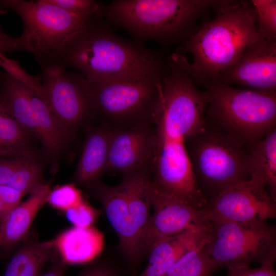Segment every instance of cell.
<instances>
[{
    "label": "cell",
    "instance_id": "cell-5",
    "mask_svg": "<svg viewBox=\"0 0 276 276\" xmlns=\"http://www.w3.org/2000/svg\"><path fill=\"white\" fill-rule=\"evenodd\" d=\"M205 120L247 147L276 128V93L214 83L204 88Z\"/></svg>",
    "mask_w": 276,
    "mask_h": 276
},
{
    "label": "cell",
    "instance_id": "cell-32",
    "mask_svg": "<svg viewBox=\"0 0 276 276\" xmlns=\"http://www.w3.org/2000/svg\"><path fill=\"white\" fill-rule=\"evenodd\" d=\"M67 266L58 256L52 261L48 269L39 276H64Z\"/></svg>",
    "mask_w": 276,
    "mask_h": 276
},
{
    "label": "cell",
    "instance_id": "cell-4",
    "mask_svg": "<svg viewBox=\"0 0 276 276\" xmlns=\"http://www.w3.org/2000/svg\"><path fill=\"white\" fill-rule=\"evenodd\" d=\"M0 8L14 11L24 25L17 37L0 27V52H30L40 66L60 63L71 42L93 17L71 13L43 0H0Z\"/></svg>",
    "mask_w": 276,
    "mask_h": 276
},
{
    "label": "cell",
    "instance_id": "cell-3",
    "mask_svg": "<svg viewBox=\"0 0 276 276\" xmlns=\"http://www.w3.org/2000/svg\"><path fill=\"white\" fill-rule=\"evenodd\" d=\"M224 0H116L102 7L110 25L126 30L137 40L164 45L180 43L199 22Z\"/></svg>",
    "mask_w": 276,
    "mask_h": 276
},
{
    "label": "cell",
    "instance_id": "cell-26",
    "mask_svg": "<svg viewBox=\"0 0 276 276\" xmlns=\"http://www.w3.org/2000/svg\"><path fill=\"white\" fill-rule=\"evenodd\" d=\"M0 66L5 72L27 85L38 95H43V90L40 82L41 79L28 74L20 65L18 61L11 59L0 52Z\"/></svg>",
    "mask_w": 276,
    "mask_h": 276
},
{
    "label": "cell",
    "instance_id": "cell-20",
    "mask_svg": "<svg viewBox=\"0 0 276 276\" xmlns=\"http://www.w3.org/2000/svg\"><path fill=\"white\" fill-rule=\"evenodd\" d=\"M26 239L11 258L3 276H39L47 263L58 256L52 240Z\"/></svg>",
    "mask_w": 276,
    "mask_h": 276
},
{
    "label": "cell",
    "instance_id": "cell-12",
    "mask_svg": "<svg viewBox=\"0 0 276 276\" xmlns=\"http://www.w3.org/2000/svg\"><path fill=\"white\" fill-rule=\"evenodd\" d=\"M215 83L276 93V40L263 36L256 41Z\"/></svg>",
    "mask_w": 276,
    "mask_h": 276
},
{
    "label": "cell",
    "instance_id": "cell-11",
    "mask_svg": "<svg viewBox=\"0 0 276 276\" xmlns=\"http://www.w3.org/2000/svg\"><path fill=\"white\" fill-rule=\"evenodd\" d=\"M150 194L152 213L142 237L144 253L159 240L194 228L208 226L203 209H197L177 196L163 189L153 180Z\"/></svg>",
    "mask_w": 276,
    "mask_h": 276
},
{
    "label": "cell",
    "instance_id": "cell-28",
    "mask_svg": "<svg viewBox=\"0 0 276 276\" xmlns=\"http://www.w3.org/2000/svg\"><path fill=\"white\" fill-rule=\"evenodd\" d=\"M67 219L75 227L87 228L93 226L101 211L83 200L77 206L66 211Z\"/></svg>",
    "mask_w": 276,
    "mask_h": 276
},
{
    "label": "cell",
    "instance_id": "cell-15",
    "mask_svg": "<svg viewBox=\"0 0 276 276\" xmlns=\"http://www.w3.org/2000/svg\"><path fill=\"white\" fill-rule=\"evenodd\" d=\"M206 227L194 228L157 241L151 247L147 266L139 276H162L185 253L204 244Z\"/></svg>",
    "mask_w": 276,
    "mask_h": 276
},
{
    "label": "cell",
    "instance_id": "cell-23",
    "mask_svg": "<svg viewBox=\"0 0 276 276\" xmlns=\"http://www.w3.org/2000/svg\"><path fill=\"white\" fill-rule=\"evenodd\" d=\"M204 244L185 253L162 276H213L218 267L205 251Z\"/></svg>",
    "mask_w": 276,
    "mask_h": 276
},
{
    "label": "cell",
    "instance_id": "cell-35",
    "mask_svg": "<svg viewBox=\"0 0 276 276\" xmlns=\"http://www.w3.org/2000/svg\"><path fill=\"white\" fill-rule=\"evenodd\" d=\"M1 80L0 79V86H1Z\"/></svg>",
    "mask_w": 276,
    "mask_h": 276
},
{
    "label": "cell",
    "instance_id": "cell-7",
    "mask_svg": "<svg viewBox=\"0 0 276 276\" xmlns=\"http://www.w3.org/2000/svg\"><path fill=\"white\" fill-rule=\"evenodd\" d=\"M164 76H130L89 83L97 116L113 127L155 126Z\"/></svg>",
    "mask_w": 276,
    "mask_h": 276
},
{
    "label": "cell",
    "instance_id": "cell-16",
    "mask_svg": "<svg viewBox=\"0 0 276 276\" xmlns=\"http://www.w3.org/2000/svg\"><path fill=\"white\" fill-rule=\"evenodd\" d=\"M112 127L102 123L86 133L74 180L87 187L100 180L107 164Z\"/></svg>",
    "mask_w": 276,
    "mask_h": 276
},
{
    "label": "cell",
    "instance_id": "cell-31",
    "mask_svg": "<svg viewBox=\"0 0 276 276\" xmlns=\"http://www.w3.org/2000/svg\"><path fill=\"white\" fill-rule=\"evenodd\" d=\"M78 276H116V274L108 266L96 264L84 269Z\"/></svg>",
    "mask_w": 276,
    "mask_h": 276
},
{
    "label": "cell",
    "instance_id": "cell-22",
    "mask_svg": "<svg viewBox=\"0 0 276 276\" xmlns=\"http://www.w3.org/2000/svg\"><path fill=\"white\" fill-rule=\"evenodd\" d=\"M247 148L251 177L261 180L276 201V128Z\"/></svg>",
    "mask_w": 276,
    "mask_h": 276
},
{
    "label": "cell",
    "instance_id": "cell-6",
    "mask_svg": "<svg viewBox=\"0 0 276 276\" xmlns=\"http://www.w3.org/2000/svg\"><path fill=\"white\" fill-rule=\"evenodd\" d=\"M186 147L196 184L206 202L251 178L247 148L206 120L203 127L187 139Z\"/></svg>",
    "mask_w": 276,
    "mask_h": 276
},
{
    "label": "cell",
    "instance_id": "cell-17",
    "mask_svg": "<svg viewBox=\"0 0 276 276\" xmlns=\"http://www.w3.org/2000/svg\"><path fill=\"white\" fill-rule=\"evenodd\" d=\"M52 241L58 256L68 265L91 261L101 252L104 244L103 233L93 226H74L60 233Z\"/></svg>",
    "mask_w": 276,
    "mask_h": 276
},
{
    "label": "cell",
    "instance_id": "cell-10",
    "mask_svg": "<svg viewBox=\"0 0 276 276\" xmlns=\"http://www.w3.org/2000/svg\"><path fill=\"white\" fill-rule=\"evenodd\" d=\"M208 221L254 223L276 217V201L260 179L236 185L208 201L203 209Z\"/></svg>",
    "mask_w": 276,
    "mask_h": 276
},
{
    "label": "cell",
    "instance_id": "cell-29",
    "mask_svg": "<svg viewBox=\"0 0 276 276\" xmlns=\"http://www.w3.org/2000/svg\"><path fill=\"white\" fill-rule=\"evenodd\" d=\"M274 262H265L254 268L249 266L227 267V276H276Z\"/></svg>",
    "mask_w": 276,
    "mask_h": 276
},
{
    "label": "cell",
    "instance_id": "cell-24",
    "mask_svg": "<svg viewBox=\"0 0 276 276\" xmlns=\"http://www.w3.org/2000/svg\"><path fill=\"white\" fill-rule=\"evenodd\" d=\"M259 32L264 37L276 40V1H251Z\"/></svg>",
    "mask_w": 276,
    "mask_h": 276
},
{
    "label": "cell",
    "instance_id": "cell-34",
    "mask_svg": "<svg viewBox=\"0 0 276 276\" xmlns=\"http://www.w3.org/2000/svg\"><path fill=\"white\" fill-rule=\"evenodd\" d=\"M2 237L0 234V249H2Z\"/></svg>",
    "mask_w": 276,
    "mask_h": 276
},
{
    "label": "cell",
    "instance_id": "cell-13",
    "mask_svg": "<svg viewBox=\"0 0 276 276\" xmlns=\"http://www.w3.org/2000/svg\"><path fill=\"white\" fill-rule=\"evenodd\" d=\"M157 149L155 126L112 127L105 171L124 175L153 169Z\"/></svg>",
    "mask_w": 276,
    "mask_h": 276
},
{
    "label": "cell",
    "instance_id": "cell-18",
    "mask_svg": "<svg viewBox=\"0 0 276 276\" xmlns=\"http://www.w3.org/2000/svg\"><path fill=\"white\" fill-rule=\"evenodd\" d=\"M51 190L50 184L45 183L10 212L0 225L2 248L10 249L26 239L36 214L47 202Z\"/></svg>",
    "mask_w": 276,
    "mask_h": 276
},
{
    "label": "cell",
    "instance_id": "cell-21",
    "mask_svg": "<svg viewBox=\"0 0 276 276\" xmlns=\"http://www.w3.org/2000/svg\"><path fill=\"white\" fill-rule=\"evenodd\" d=\"M152 171V168H146L123 175L129 211L141 241L150 216V186Z\"/></svg>",
    "mask_w": 276,
    "mask_h": 276
},
{
    "label": "cell",
    "instance_id": "cell-8",
    "mask_svg": "<svg viewBox=\"0 0 276 276\" xmlns=\"http://www.w3.org/2000/svg\"><path fill=\"white\" fill-rule=\"evenodd\" d=\"M203 248L218 268L275 261L276 228L267 221L212 222L206 227Z\"/></svg>",
    "mask_w": 276,
    "mask_h": 276
},
{
    "label": "cell",
    "instance_id": "cell-14",
    "mask_svg": "<svg viewBox=\"0 0 276 276\" xmlns=\"http://www.w3.org/2000/svg\"><path fill=\"white\" fill-rule=\"evenodd\" d=\"M86 188L101 202L107 218L117 233L119 248L131 262L134 263L143 254L141 237L133 222L129 211L125 180L119 185L109 186L100 180Z\"/></svg>",
    "mask_w": 276,
    "mask_h": 276
},
{
    "label": "cell",
    "instance_id": "cell-9",
    "mask_svg": "<svg viewBox=\"0 0 276 276\" xmlns=\"http://www.w3.org/2000/svg\"><path fill=\"white\" fill-rule=\"evenodd\" d=\"M60 63L41 65L46 102L63 129L74 137L77 131L97 117L90 85Z\"/></svg>",
    "mask_w": 276,
    "mask_h": 276
},
{
    "label": "cell",
    "instance_id": "cell-2",
    "mask_svg": "<svg viewBox=\"0 0 276 276\" xmlns=\"http://www.w3.org/2000/svg\"><path fill=\"white\" fill-rule=\"evenodd\" d=\"M60 64L80 71L89 83L130 76H164L169 67L168 57L117 36L102 10L71 42Z\"/></svg>",
    "mask_w": 276,
    "mask_h": 276
},
{
    "label": "cell",
    "instance_id": "cell-1",
    "mask_svg": "<svg viewBox=\"0 0 276 276\" xmlns=\"http://www.w3.org/2000/svg\"><path fill=\"white\" fill-rule=\"evenodd\" d=\"M216 11L215 17L203 22L176 51L192 55L190 77L204 88L216 82L248 47L263 37L250 1L225 0Z\"/></svg>",
    "mask_w": 276,
    "mask_h": 276
},
{
    "label": "cell",
    "instance_id": "cell-27",
    "mask_svg": "<svg viewBox=\"0 0 276 276\" xmlns=\"http://www.w3.org/2000/svg\"><path fill=\"white\" fill-rule=\"evenodd\" d=\"M67 12L85 17H91L98 14L102 6L94 0H43Z\"/></svg>",
    "mask_w": 276,
    "mask_h": 276
},
{
    "label": "cell",
    "instance_id": "cell-19",
    "mask_svg": "<svg viewBox=\"0 0 276 276\" xmlns=\"http://www.w3.org/2000/svg\"><path fill=\"white\" fill-rule=\"evenodd\" d=\"M36 137L16 120L0 89V158L39 157Z\"/></svg>",
    "mask_w": 276,
    "mask_h": 276
},
{
    "label": "cell",
    "instance_id": "cell-25",
    "mask_svg": "<svg viewBox=\"0 0 276 276\" xmlns=\"http://www.w3.org/2000/svg\"><path fill=\"white\" fill-rule=\"evenodd\" d=\"M81 191L74 183L58 186L51 190L47 202L53 208L65 212L83 200Z\"/></svg>",
    "mask_w": 276,
    "mask_h": 276
},
{
    "label": "cell",
    "instance_id": "cell-30",
    "mask_svg": "<svg viewBox=\"0 0 276 276\" xmlns=\"http://www.w3.org/2000/svg\"><path fill=\"white\" fill-rule=\"evenodd\" d=\"M25 194L14 188L5 185H0V199L8 214L21 202Z\"/></svg>",
    "mask_w": 276,
    "mask_h": 276
},
{
    "label": "cell",
    "instance_id": "cell-33",
    "mask_svg": "<svg viewBox=\"0 0 276 276\" xmlns=\"http://www.w3.org/2000/svg\"><path fill=\"white\" fill-rule=\"evenodd\" d=\"M8 214V212L0 199V225L2 223Z\"/></svg>",
    "mask_w": 276,
    "mask_h": 276
}]
</instances>
